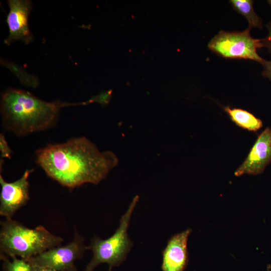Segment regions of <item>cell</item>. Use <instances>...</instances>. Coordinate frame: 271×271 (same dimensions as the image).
I'll list each match as a JSON object with an SVG mask.
<instances>
[{"label":"cell","mask_w":271,"mask_h":271,"mask_svg":"<svg viewBox=\"0 0 271 271\" xmlns=\"http://www.w3.org/2000/svg\"><path fill=\"white\" fill-rule=\"evenodd\" d=\"M36 163L61 185L72 189L86 183L97 184L116 166L110 151L100 152L85 137L49 144L36 152Z\"/></svg>","instance_id":"obj_1"},{"label":"cell","mask_w":271,"mask_h":271,"mask_svg":"<svg viewBox=\"0 0 271 271\" xmlns=\"http://www.w3.org/2000/svg\"><path fill=\"white\" fill-rule=\"evenodd\" d=\"M92 99L76 103L47 102L23 90L9 89L3 94L1 100L3 124L18 136L43 131L55 124L62 108L86 105L93 102Z\"/></svg>","instance_id":"obj_2"},{"label":"cell","mask_w":271,"mask_h":271,"mask_svg":"<svg viewBox=\"0 0 271 271\" xmlns=\"http://www.w3.org/2000/svg\"><path fill=\"white\" fill-rule=\"evenodd\" d=\"M1 254L28 259L49 249L61 245L63 239L43 226L31 229L12 219L1 222Z\"/></svg>","instance_id":"obj_3"},{"label":"cell","mask_w":271,"mask_h":271,"mask_svg":"<svg viewBox=\"0 0 271 271\" xmlns=\"http://www.w3.org/2000/svg\"><path fill=\"white\" fill-rule=\"evenodd\" d=\"M139 196L132 200L126 212L121 216L119 225L114 234L106 239L95 236L87 249L93 252V257L83 271H93L101 263L109 266V271L114 266L120 265L127 257L133 246L127 230L135 207L139 201Z\"/></svg>","instance_id":"obj_4"},{"label":"cell","mask_w":271,"mask_h":271,"mask_svg":"<svg viewBox=\"0 0 271 271\" xmlns=\"http://www.w3.org/2000/svg\"><path fill=\"white\" fill-rule=\"evenodd\" d=\"M251 29L242 32L220 31L209 42L208 48L226 59H249L261 64L264 59L257 53V49L261 48V39L251 37Z\"/></svg>","instance_id":"obj_5"},{"label":"cell","mask_w":271,"mask_h":271,"mask_svg":"<svg viewBox=\"0 0 271 271\" xmlns=\"http://www.w3.org/2000/svg\"><path fill=\"white\" fill-rule=\"evenodd\" d=\"M86 249L82 237L75 231L73 240L68 244L53 247L26 260L37 267L76 271L74 262L82 256Z\"/></svg>","instance_id":"obj_6"},{"label":"cell","mask_w":271,"mask_h":271,"mask_svg":"<svg viewBox=\"0 0 271 271\" xmlns=\"http://www.w3.org/2000/svg\"><path fill=\"white\" fill-rule=\"evenodd\" d=\"M31 171L26 170L20 179L10 183L5 181L1 174L0 214L2 216L7 219L12 218L15 212L29 200L28 177Z\"/></svg>","instance_id":"obj_7"},{"label":"cell","mask_w":271,"mask_h":271,"mask_svg":"<svg viewBox=\"0 0 271 271\" xmlns=\"http://www.w3.org/2000/svg\"><path fill=\"white\" fill-rule=\"evenodd\" d=\"M10 11L7 16V23L9 29V35L5 43L10 45L17 40L26 44L31 42L33 36L28 26V18L32 9V3L27 0H9L8 1Z\"/></svg>","instance_id":"obj_8"},{"label":"cell","mask_w":271,"mask_h":271,"mask_svg":"<svg viewBox=\"0 0 271 271\" xmlns=\"http://www.w3.org/2000/svg\"><path fill=\"white\" fill-rule=\"evenodd\" d=\"M271 161V128H266L258 137L244 162L234 172L255 175L262 173Z\"/></svg>","instance_id":"obj_9"},{"label":"cell","mask_w":271,"mask_h":271,"mask_svg":"<svg viewBox=\"0 0 271 271\" xmlns=\"http://www.w3.org/2000/svg\"><path fill=\"white\" fill-rule=\"evenodd\" d=\"M190 228L174 234L163 250V271H184L188 262L187 242Z\"/></svg>","instance_id":"obj_10"},{"label":"cell","mask_w":271,"mask_h":271,"mask_svg":"<svg viewBox=\"0 0 271 271\" xmlns=\"http://www.w3.org/2000/svg\"><path fill=\"white\" fill-rule=\"evenodd\" d=\"M231 120L237 126L250 131H256L262 126V121L250 112L240 108L224 107Z\"/></svg>","instance_id":"obj_11"},{"label":"cell","mask_w":271,"mask_h":271,"mask_svg":"<svg viewBox=\"0 0 271 271\" xmlns=\"http://www.w3.org/2000/svg\"><path fill=\"white\" fill-rule=\"evenodd\" d=\"M229 2L233 9L242 15L247 21L249 27L262 28L261 19L255 13L251 0H230Z\"/></svg>","instance_id":"obj_12"},{"label":"cell","mask_w":271,"mask_h":271,"mask_svg":"<svg viewBox=\"0 0 271 271\" xmlns=\"http://www.w3.org/2000/svg\"><path fill=\"white\" fill-rule=\"evenodd\" d=\"M11 257L12 260H9L6 255L1 254L4 271H36L35 266L28 260L18 258L16 256Z\"/></svg>","instance_id":"obj_13"},{"label":"cell","mask_w":271,"mask_h":271,"mask_svg":"<svg viewBox=\"0 0 271 271\" xmlns=\"http://www.w3.org/2000/svg\"><path fill=\"white\" fill-rule=\"evenodd\" d=\"M0 150L2 158L11 159L13 152L9 146L3 133H1L0 135Z\"/></svg>","instance_id":"obj_14"},{"label":"cell","mask_w":271,"mask_h":271,"mask_svg":"<svg viewBox=\"0 0 271 271\" xmlns=\"http://www.w3.org/2000/svg\"><path fill=\"white\" fill-rule=\"evenodd\" d=\"M266 27L268 34L266 37L261 39V47L267 48L268 52L271 53V22L267 24Z\"/></svg>","instance_id":"obj_15"},{"label":"cell","mask_w":271,"mask_h":271,"mask_svg":"<svg viewBox=\"0 0 271 271\" xmlns=\"http://www.w3.org/2000/svg\"><path fill=\"white\" fill-rule=\"evenodd\" d=\"M261 64L263 67L262 75L271 80V61L264 59Z\"/></svg>","instance_id":"obj_16"},{"label":"cell","mask_w":271,"mask_h":271,"mask_svg":"<svg viewBox=\"0 0 271 271\" xmlns=\"http://www.w3.org/2000/svg\"><path fill=\"white\" fill-rule=\"evenodd\" d=\"M35 267H36V271H57L56 270L48 268V267H37V266H35Z\"/></svg>","instance_id":"obj_17"},{"label":"cell","mask_w":271,"mask_h":271,"mask_svg":"<svg viewBox=\"0 0 271 271\" xmlns=\"http://www.w3.org/2000/svg\"><path fill=\"white\" fill-rule=\"evenodd\" d=\"M268 5L271 7V0H268L267 1Z\"/></svg>","instance_id":"obj_18"}]
</instances>
